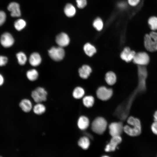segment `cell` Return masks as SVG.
<instances>
[{
    "label": "cell",
    "mask_w": 157,
    "mask_h": 157,
    "mask_svg": "<svg viewBox=\"0 0 157 157\" xmlns=\"http://www.w3.org/2000/svg\"><path fill=\"white\" fill-rule=\"evenodd\" d=\"M144 46L145 49L150 52L157 51V32L152 31L144 37Z\"/></svg>",
    "instance_id": "1"
},
{
    "label": "cell",
    "mask_w": 157,
    "mask_h": 157,
    "mask_svg": "<svg viewBox=\"0 0 157 157\" xmlns=\"http://www.w3.org/2000/svg\"><path fill=\"white\" fill-rule=\"evenodd\" d=\"M107 126L106 120L102 117L96 118L92 124V129L96 133L101 134L105 131Z\"/></svg>",
    "instance_id": "2"
},
{
    "label": "cell",
    "mask_w": 157,
    "mask_h": 157,
    "mask_svg": "<svg viewBox=\"0 0 157 157\" xmlns=\"http://www.w3.org/2000/svg\"><path fill=\"white\" fill-rule=\"evenodd\" d=\"M132 61L137 65L146 66L150 62V58L146 52L140 51L136 53Z\"/></svg>",
    "instance_id": "3"
},
{
    "label": "cell",
    "mask_w": 157,
    "mask_h": 157,
    "mask_svg": "<svg viewBox=\"0 0 157 157\" xmlns=\"http://www.w3.org/2000/svg\"><path fill=\"white\" fill-rule=\"evenodd\" d=\"M48 54L51 59L56 61L61 60L65 55L63 47L59 46L53 47L48 50Z\"/></svg>",
    "instance_id": "4"
},
{
    "label": "cell",
    "mask_w": 157,
    "mask_h": 157,
    "mask_svg": "<svg viewBox=\"0 0 157 157\" xmlns=\"http://www.w3.org/2000/svg\"><path fill=\"white\" fill-rule=\"evenodd\" d=\"M47 92L43 88L38 87L31 92V97L36 103H41L47 99Z\"/></svg>",
    "instance_id": "5"
},
{
    "label": "cell",
    "mask_w": 157,
    "mask_h": 157,
    "mask_svg": "<svg viewBox=\"0 0 157 157\" xmlns=\"http://www.w3.org/2000/svg\"><path fill=\"white\" fill-rule=\"evenodd\" d=\"M124 127L121 122L112 123L109 126V133L112 137L120 136L124 131Z\"/></svg>",
    "instance_id": "6"
},
{
    "label": "cell",
    "mask_w": 157,
    "mask_h": 157,
    "mask_svg": "<svg viewBox=\"0 0 157 157\" xmlns=\"http://www.w3.org/2000/svg\"><path fill=\"white\" fill-rule=\"evenodd\" d=\"M0 42L4 47L7 48L11 47L14 42V40L12 35L7 32L3 33L0 38Z\"/></svg>",
    "instance_id": "7"
},
{
    "label": "cell",
    "mask_w": 157,
    "mask_h": 157,
    "mask_svg": "<svg viewBox=\"0 0 157 157\" xmlns=\"http://www.w3.org/2000/svg\"><path fill=\"white\" fill-rule=\"evenodd\" d=\"M113 94V91L111 89H108L105 87H101L97 91L98 97L102 100H106L109 99Z\"/></svg>",
    "instance_id": "8"
},
{
    "label": "cell",
    "mask_w": 157,
    "mask_h": 157,
    "mask_svg": "<svg viewBox=\"0 0 157 157\" xmlns=\"http://www.w3.org/2000/svg\"><path fill=\"white\" fill-rule=\"evenodd\" d=\"M56 42L58 46L63 47L68 45L70 42V39L67 34L62 32L56 36Z\"/></svg>",
    "instance_id": "9"
},
{
    "label": "cell",
    "mask_w": 157,
    "mask_h": 157,
    "mask_svg": "<svg viewBox=\"0 0 157 157\" xmlns=\"http://www.w3.org/2000/svg\"><path fill=\"white\" fill-rule=\"evenodd\" d=\"M136 53L134 51L131 50L129 47H126L122 52L120 57L126 62H129L133 60Z\"/></svg>",
    "instance_id": "10"
},
{
    "label": "cell",
    "mask_w": 157,
    "mask_h": 157,
    "mask_svg": "<svg viewBox=\"0 0 157 157\" xmlns=\"http://www.w3.org/2000/svg\"><path fill=\"white\" fill-rule=\"evenodd\" d=\"M7 9L10 12V15L13 17H19L21 15L20 6L17 3L13 2L10 3Z\"/></svg>",
    "instance_id": "11"
},
{
    "label": "cell",
    "mask_w": 157,
    "mask_h": 157,
    "mask_svg": "<svg viewBox=\"0 0 157 157\" xmlns=\"http://www.w3.org/2000/svg\"><path fill=\"white\" fill-rule=\"evenodd\" d=\"M122 140L120 136L112 137L110 142L106 146L105 149V151L109 152L115 151L117 146L121 143Z\"/></svg>",
    "instance_id": "12"
},
{
    "label": "cell",
    "mask_w": 157,
    "mask_h": 157,
    "mask_svg": "<svg viewBox=\"0 0 157 157\" xmlns=\"http://www.w3.org/2000/svg\"><path fill=\"white\" fill-rule=\"evenodd\" d=\"M124 131L130 136H137L141 133V126H132V127L126 125L124 126Z\"/></svg>",
    "instance_id": "13"
},
{
    "label": "cell",
    "mask_w": 157,
    "mask_h": 157,
    "mask_svg": "<svg viewBox=\"0 0 157 157\" xmlns=\"http://www.w3.org/2000/svg\"><path fill=\"white\" fill-rule=\"evenodd\" d=\"M42 58L40 54L37 52H33L30 56L29 61L30 64L33 66L37 67L40 64Z\"/></svg>",
    "instance_id": "14"
},
{
    "label": "cell",
    "mask_w": 157,
    "mask_h": 157,
    "mask_svg": "<svg viewBox=\"0 0 157 157\" xmlns=\"http://www.w3.org/2000/svg\"><path fill=\"white\" fill-rule=\"evenodd\" d=\"M64 13L68 17H74L76 13V9L75 6L71 3H68L65 6Z\"/></svg>",
    "instance_id": "15"
},
{
    "label": "cell",
    "mask_w": 157,
    "mask_h": 157,
    "mask_svg": "<svg viewBox=\"0 0 157 157\" xmlns=\"http://www.w3.org/2000/svg\"><path fill=\"white\" fill-rule=\"evenodd\" d=\"M19 106L24 112L28 113L30 112L32 108V104L31 101L27 99H22L19 104Z\"/></svg>",
    "instance_id": "16"
},
{
    "label": "cell",
    "mask_w": 157,
    "mask_h": 157,
    "mask_svg": "<svg viewBox=\"0 0 157 157\" xmlns=\"http://www.w3.org/2000/svg\"><path fill=\"white\" fill-rule=\"evenodd\" d=\"M91 71L92 70L90 67L87 65H83L78 70L80 76L84 79L88 77Z\"/></svg>",
    "instance_id": "17"
},
{
    "label": "cell",
    "mask_w": 157,
    "mask_h": 157,
    "mask_svg": "<svg viewBox=\"0 0 157 157\" xmlns=\"http://www.w3.org/2000/svg\"><path fill=\"white\" fill-rule=\"evenodd\" d=\"M89 123V120L88 118L84 116H82L78 119V126L80 129L83 130L88 127Z\"/></svg>",
    "instance_id": "18"
},
{
    "label": "cell",
    "mask_w": 157,
    "mask_h": 157,
    "mask_svg": "<svg viewBox=\"0 0 157 157\" xmlns=\"http://www.w3.org/2000/svg\"><path fill=\"white\" fill-rule=\"evenodd\" d=\"M84 50L85 53L89 56H91L96 53L95 47L89 43L86 44L84 46Z\"/></svg>",
    "instance_id": "19"
},
{
    "label": "cell",
    "mask_w": 157,
    "mask_h": 157,
    "mask_svg": "<svg viewBox=\"0 0 157 157\" xmlns=\"http://www.w3.org/2000/svg\"><path fill=\"white\" fill-rule=\"evenodd\" d=\"M46 108L45 106L41 103H37L34 106L33 110L36 114L40 115L46 111Z\"/></svg>",
    "instance_id": "20"
},
{
    "label": "cell",
    "mask_w": 157,
    "mask_h": 157,
    "mask_svg": "<svg viewBox=\"0 0 157 157\" xmlns=\"http://www.w3.org/2000/svg\"><path fill=\"white\" fill-rule=\"evenodd\" d=\"M105 80L108 84L110 85H113L116 81V76L113 72H109L106 74Z\"/></svg>",
    "instance_id": "21"
},
{
    "label": "cell",
    "mask_w": 157,
    "mask_h": 157,
    "mask_svg": "<svg viewBox=\"0 0 157 157\" xmlns=\"http://www.w3.org/2000/svg\"><path fill=\"white\" fill-rule=\"evenodd\" d=\"M94 28L98 31H101L104 27V22L99 17L96 18L92 23Z\"/></svg>",
    "instance_id": "22"
},
{
    "label": "cell",
    "mask_w": 157,
    "mask_h": 157,
    "mask_svg": "<svg viewBox=\"0 0 157 157\" xmlns=\"http://www.w3.org/2000/svg\"><path fill=\"white\" fill-rule=\"evenodd\" d=\"M26 75L29 80L33 81L36 80L38 78V73L35 69H32L28 70L27 72Z\"/></svg>",
    "instance_id": "23"
},
{
    "label": "cell",
    "mask_w": 157,
    "mask_h": 157,
    "mask_svg": "<svg viewBox=\"0 0 157 157\" xmlns=\"http://www.w3.org/2000/svg\"><path fill=\"white\" fill-rule=\"evenodd\" d=\"M26 24V22L23 19H19L16 20L14 22V26L18 31H20L24 29Z\"/></svg>",
    "instance_id": "24"
},
{
    "label": "cell",
    "mask_w": 157,
    "mask_h": 157,
    "mask_svg": "<svg viewBox=\"0 0 157 157\" xmlns=\"http://www.w3.org/2000/svg\"><path fill=\"white\" fill-rule=\"evenodd\" d=\"M90 144L88 138L86 137H83L80 139L78 142V145L84 149H87Z\"/></svg>",
    "instance_id": "25"
},
{
    "label": "cell",
    "mask_w": 157,
    "mask_h": 157,
    "mask_svg": "<svg viewBox=\"0 0 157 157\" xmlns=\"http://www.w3.org/2000/svg\"><path fill=\"white\" fill-rule=\"evenodd\" d=\"M17 61L19 64L22 65H25L27 60L26 55L23 52H20L16 55Z\"/></svg>",
    "instance_id": "26"
},
{
    "label": "cell",
    "mask_w": 157,
    "mask_h": 157,
    "mask_svg": "<svg viewBox=\"0 0 157 157\" xmlns=\"http://www.w3.org/2000/svg\"><path fill=\"white\" fill-rule=\"evenodd\" d=\"M84 93V91L82 88L77 87L74 90L72 94L75 98L79 99L82 97Z\"/></svg>",
    "instance_id": "27"
},
{
    "label": "cell",
    "mask_w": 157,
    "mask_h": 157,
    "mask_svg": "<svg viewBox=\"0 0 157 157\" xmlns=\"http://www.w3.org/2000/svg\"><path fill=\"white\" fill-rule=\"evenodd\" d=\"M148 24L150 29L152 31L157 30V17L152 16L150 17L148 20Z\"/></svg>",
    "instance_id": "28"
},
{
    "label": "cell",
    "mask_w": 157,
    "mask_h": 157,
    "mask_svg": "<svg viewBox=\"0 0 157 157\" xmlns=\"http://www.w3.org/2000/svg\"><path fill=\"white\" fill-rule=\"evenodd\" d=\"M94 99L92 96H87L83 99V102L84 105L87 107L92 106L94 104Z\"/></svg>",
    "instance_id": "29"
},
{
    "label": "cell",
    "mask_w": 157,
    "mask_h": 157,
    "mask_svg": "<svg viewBox=\"0 0 157 157\" xmlns=\"http://www.w3.org/2000/svg\"><path fill=\"white\" fill-rule=\"evenodd\" d=\"M127 122L132 126H141L140 120L138 118L132 116H130L128 118Z\"/></svg>",
    "instance_id": "30"
},
{
    "label": "cell",
    "mask_w": 157,
    "mask_h": 157,
    "mask_svg": "<svg viewBox=\"0 0 157 157\" xmlns=\"http://www.w3.org/2000/svg\"><path fill=\"white\" fill-rule=\"evenodd\" d=\"M76 6L80 9L84 8L87 5V0H76Z\"/></svg>",
    "instance_id": "31"
},
{
    "label": "cell",
    "mask_w": 157,
    "mask_h": 157,
    "mask_svg": "<svg viewBox=\"0 0 157 157\" xmlns=\"http://www.w3.org/2000/svg\"><path fill=\"white\" fill-rule=\"evenodd\" d=\"M6 18V15L5 13L3 11L0 10V26L5 23Z\"/></svg>",
    "instance_id": "32"
},
{
    "label": "cell",
    "mask_w": 157,
    "mask_h": 157,
    "mask_svg": "<svg viewBox=\"0 0 157 157\" xmlns=\"http://www.w3.org/2000/svg\"><path fill=\"white\" fill-rule=\"evenodd\" d=\"M8 61L7 58L4 56H0V66L5 65Z\"/></svg>",
    "instance_id": "33"
},
{
    "label": "cell",
    "mask_w": 157,
    "mask_h": 157,
    "mask_svg": "<svg viewBox=\"0 0 157 157\" xmlns=\"http://www.w3.org/2000/svg\"><path fill=\"white\" fill-rule=\"evenodd\" d=\"M151 129L154 134L157 135V122L154 121L152 124L151 126Z\"/></svg>",
    "instance_id": "34"
},
{
    "label": "cell",
    "mask_w": 157,
    "mask_h": 157,
    "mask_svg": "<svg viewBox=\"0 0 157 157\" xmlns=\"http://www.w3.org/2000/svg\"><path fill=\"white\" fill-rule=\"evenodd\" d=\"M140 0H127V2L129 5L132 6H135L139 3Z\"/></svg>",
    "instance_id": "35"
},
{
    "label": "cell",
    "mask_w": 157,
    "mask_h": 157,
    "mask_svg": "<svg viewBox=\"0 0 157 157\" xmlns=\"http://www.w3.org/2000/svg\"><path fill=\"white\" fill-rule=\"evenodd\" d=\"M118 7L121 9H124L127 7V3L124 1H119L117 4Z\"/></svg>",
    "instance_id": "36"
},
{
    "label": "cell",
    "mask_w": 157,
    "mask_h": 157,
    "mask_svg": "<svg viewBox=\"0 0 157 157\" xmlns=\"http://www.w3.org/2000/svg\"><path fill=\"white\" fill-rule=\"evenodd\" d=\"M4 78L2 75L0 74V86L1 85L4 83Z\"/></svg>",
    "instance_id": "37"
},
{
    "label": "cell",
    "mask_w": 157,
    "mask_h": 157,
    "mask_svg": "<svg viewBox=\"0 0 157 157\" xmlns=\"http://www.w3.org/2000/svg\"><path fill=\"white\" fill-rule=\"evenodd\" d=\"M154 121L157 122V110L154 113Z\"/></svg>",
    "instance_id": "38"
}]
</instances>
